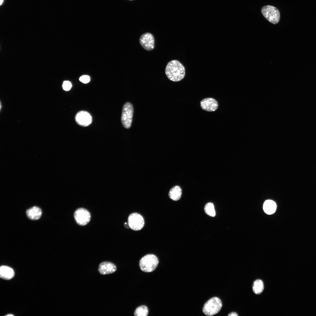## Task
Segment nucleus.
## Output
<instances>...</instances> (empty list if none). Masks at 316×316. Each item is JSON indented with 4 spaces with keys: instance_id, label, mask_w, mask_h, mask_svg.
Returning a JSON list of instances; mask_svg holds the SVG:
<instances>
[{
    "instance_id": "f257e3e1",
    "label": "nucleus",
    "mask_w": 316,
    "mask_h": 316,
    "mask_svg": "<svg viewBox=\"0 0 316 316\" xmlns=\"http://www.w3.org/2000/svg\"><path fill=\"white\" fill-rule=\"evenodd\" d=\"M165 74L167 78L174 82L183 79L185 74V68L179 61L174 60L169 62L165 68Z\"/></svg>"
},
{
    "instance_id": "f03ea898",
    "label": "nucleus",
    "mask_w": 316,
    "mask_h": 316,
    "mask_svg": "<svg viewBox=\"0 0 316 316\" xmlns=\"http://www.w3.org/2000/svg\"><path fill=\"white\" fill-rule=\"evenodd\" d=\"M159 260L157 257L152 254L145 255L139 261V266L142 271L146 272L154 271L157 266Z\"/></svg>"
},
{
    "instance_id": "7ed1b4c3",
    "label": "nucleus",
    "mask_w": 316,
    "mask_h": 316,
    "mask_svg": "<svg viewBox=\"0 0 316 316\" xmlns=\"http://www.w3.org/2000/svg\"><path fill=\"white\" fill-rule=\"evenodd\" d=\"M222 303L218 297H213L204 304L202 309L203 313L208 316H212L217 313L221 310Z\"/></svg>"
},
{
    "instance_id": "20e7f679",
    "label": "nucleus",
    "mask_w": 316,
    "mask_h": 316,
    "mask_svg": "<svg viewBox=\"0 0 316 316\" xmlns=\"http://www.w3.org/2000/svg\"><path fill=\"white\" fill-rule=\"evenodd\" d=\"M261 11L265 18L273 24L277 23L280 20V14L278 9L270 5L264 6Z\"/></svg>"
},
{
    "instance_id": "39448f33",
    "label": "nucleus",
    "mask_w": 316,
    "mask_h": 316,
    "mask_svg": "<svg viewBox=\"0 0 316 316\" xmlns=\"http://www.w3.org/2000/svg\"><path fill=\"white\" fill-rule=\"evenodd\" d=\"M133 112V106L130 103L127 102L123 105L121 121L123 126L126 128H129L131 126Z\"/></svg>"
},
{
    "instance_id": "423d86ee",
    "label": "nucleus",
    "mask_w": 316,
    "mask_h": 316,
    "mask_svg": "<svg viewBox=\"0 0 316 316\" xmlns=\"http://www.w3.org/2000/svg\"><path fill=\"white\" fill-rule=\"evenodd\" d=\"M74 217L76 222L79 225L83 226L87 224L90 221L91 215L90 212L86 209L80 208L77 209L74 214Z\"/></svg>"
},
{
    "instance_id": "0eeeda50",
    "label": "nucleus",
    "mask_w": 316,
    "mask_h": 316,
    "mask_svg": "<svg viewBox=\"0 0 316 316\" xmlns=\"http://www.w3.org/2000/svg\"><path fill=\"white\" fill-rule=\"evenodd\" d=\"M128 223L129 227L134 231L140 230L144 225V221L143 217L136 213L130 214L128 218Z\"/></svg>"
},
{
    "instance_id": "6e6552de",
    "label": "nucleus",
    "mask_w": 316,
    "mask_h": 316,
    "mask_svg": "<svg viewBox=\"0 0 316 316\" xmlns=\"http://www.w3.org/2000/svg\"><path fill=\"white\" fill-rule=\"evenodd\" d=\"M139 41L142 47L147 51H150L154 48V37L150 33L146 32L142 35L140 37Z\"/></svg>"
},
{
    "instance_id": "1a4fd4ad",
    "label": "nucleus",
    "mask_w": 316,
    "mask_h": 316,
    "mask_svg": "<svg viewBox=\"0 0 316 316\" xmlns=\"http://www.w3.org/2000/svg\"><path fill=\"white\" fill-rule=\"evenodd\" d=\"M75 120L79 125L87 126L92 123V117L88 112L84 111L78 112L75 116Z\"/></svg>"
},
{
    "instance_id": "9d476101",
    "label": "nucleus",
    "mask_w": 316,
    "mask_h": 316,
    "mask_svg": "<svg viewBox=\"0 0 316 316\" xmlns=\"http://www.w3.org/2000/svg\"><path fill=\"white\" fill-rule=\"evenodd\" d=\"M200 105L202 109L208 111H214L218 107L217 101L211 98L203 99L201 101Z\"/></svg>"
},
{
    "instance_id": "9b49d317",
    "label": "nucleus",
    "mask_w": 316,
    "mask_h": 316,
    "mask_svg": "<svg viewBox=\"0 0 316 316\" xmlns=\"http://www.w3.org/2000/svg\"><path fill=\"white\" fill-rule=\"evenodd\" d=\"M116 269V266L112 263L108 262L101 263L99 264L98 268L99 272L103 275L113 273Z\"/></svg>"
},
{
    "instance_id": "f8f14e48",
    "label": "nucleus",
    "mask_w": 316,
    "mask_h": 316,
    "mask_svg": "<svg viewBox=\"0 0 316 316\" xmlns=\"http://www.w3.org/2000/svg\"><path fill=\"white\" fill-rule=\"evenodd\" d=\"M26 215L30 219L36 220L39 219L42 214L41 209L37 206H34L28 209L26 212Z\"/></svg>"
},
{
    "instance_id": "ddd939ff",
    "label": "nucleus",
    "mask_w": 316,
    "mask_h": 316,
    "mask_svg": "<svg viewBox=\"0 0 316 316\" xmlns=\"http://www.w3.org/2000/svg\"><path fill=\"white\" fill-rule=\"evenodd\" d=\"M14 276V272L11 268L6 266H2L0 268V277L3 279L9 280Z\"/></svg>"
},
{
    "instance_id": "4468645a",
    "label": "nucleus",
    "mask_w": 316,
    "mask_h": 316,
    "mask_svg": "<svg viewBox=\"0 0 316 316\" xmlns=\"http://www.w3.org/2000/svg\"><path fill=\"white\" fill-rule=\"evenodd\" d=\"M276 203L271 200H266L263 204L264 211L268 214H271L274 213L276 211Z\"/></svg>"
},
{
    "instance_id": "2eb2a0df",
    "label": "nucleus",
    "mask_w": 316,
    "mask_h": 316,
    "mask_svg": "<svg viewBox=\"0 0 316 316\" xmlns=\"http://www.w3.org/2000/svg\"><path fill=\"white\" fill-rule=\"evenodd\" d=\"M182 190L178 186H176L172 188L170 190L169 195L170 199L174 201H177L181 198Z\"/></svg>"
},
{
    "instance_id": "dca6fc26",
    "label": "nucleus",
    "mask_w": 316,
    "mask_h": 316,
    "mask_svg": "<svg viewBox=\"0 0 316 316\" xmlns=\"http://www.w3.org/2000/svg\"><path fill=\"white\" fill-rule=\"evenodd\" d=\"M264 288V284L263 281L261 279H257L253 283V292L256 294L261 293Z\"/></svg>"
},
{
    "instance_id": "f3484780",
    "label": "nucleus",
    "mask_w": 316,
    "mask_h": 316,
    "mask_svg": "<svg viewBox=\"0 0 316 316\" xmlns=\"http://www.w3.org/2000/svg\"><path fill=\"white\" fill-rule=\"evenodd\" d=\"M148 313L147 307L145 305H142L137 308L135 309L134 315L135 316H147Z\"/></svg>"
},
{
    "instance_id": "a211bd4d",
    "label": "nucleus",
    "mask_w": 316,
    "mask_h": 316,
    "mask_svg": "<svg viewBox=\"0 0 316 316\" xmlns=\"http://www.w3.org/2000/svg\"><path fill=\"white\" fill-rule=\"evenodd\" d=\"M204 210L205 213L208 215L214 217L215 216L216 213L213 204L211 202L207 203L205 206Z\"/></svg>"
},
{
    "instance_id": "6ab92c4d",
    "label": "nucleus",
    "mask_w": 316,
    "mask_h": 316,
    "mask_svg": "<svg viewBox=\"0 0 316 316\" xmlns=\"http://www.w3.org/2000/svg\"><path fill=\"white\" fill-rule=\"evenodd\" d=\"M72 87L71 83L68 81H64L62 85L63 89L65 91H68L70 90Z\"/></svg>"
},
{
    "instance_id": "aec40b11",
    "label": "nucleus",
    "mask_w": 316,
    "mask_h": 316,
    "mask_svg": "<svg viewBox=\"0 0 316 316\" xmlns=\"http://www.w3.org/2000/svg\"><path fill=\"white\" fill-rule=\"evenodd\" d=\"M79 80L83 83H87L90 82V78L87 75H83L80 77Z\"/></svg>"
},
{
    "instance_id": "412c9836",
    "label": "nucleus",
    "mask_w": 316,
    "mask_h": 316,
    "mask_svg": "<svg viewBox=\"0 0 316 316\" xmlns=\"http://www.w3.org/2000/svg\"><path fill=\"white\" fill-rule=\"evenodd\" d=\"M228 316H238V315L235 312H231L230 313H229V314L228 315Z\"/></svg>"
},
{
    "instance_id": "4be33fe9",
    "label": "nucleus",
    "mask_w": 316,
    "mask_h": 316,
    "mask_svg": "<svg viewBox=\"0 0 316 316\" xmlns=\"http://www.w3.org/2000/svg\"><path fill=\"white\" fill-rule=\"evenodd\" d=\"M3 1H4V0H0V5H1L2 4V3L3 2Z\"/></svg>"
},
{
    "instance_id": "5701e85b",
    "label": "nucleus",
    "mask_w": 316,
    "mask_h": 316,
    "mask_svg": "<svg viewBox=\"0 0 316 316\" xmlns=\"http://www.w3.org/2000/svg\"><path fill=\"white\" fill-rule=\"evenodd\" d=\"M6 316H13V315H12V314H8V315H7Z\"/></svg>"
},
{
    "instance_id": "b1692460",
    "label": "nucleus",
    "mask_w": 316,
    "mask_h": 316,
    "mask_svg": "<svg viewBox=\"0 0 316 316\" xmlns=\"http://www.w3.org/2000/svg\"></svg>"
}]
</instances>
